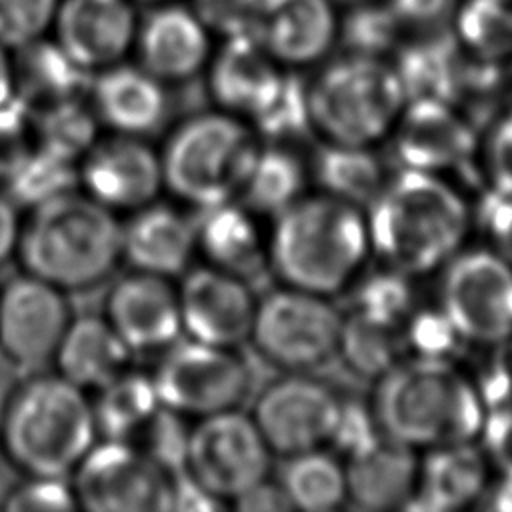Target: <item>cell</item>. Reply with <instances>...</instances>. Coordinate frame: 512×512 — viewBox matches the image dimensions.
<instances>
[{"label": "cell", "instance_id": "1", "mask_svg": "<svg viewBox=\"0 0 512 512\" xmlns=\"http://www.w3.org/2000/svg\"><path fill=\"white\" fill-rule=\"evenodd\" d=\"M372 254L412 276L444 268L474 222L464 196L438 174L400 168L364 208Z\"/></svg>", "mask_w": 512, "mask_h": 512}, {"label": "cell", "instance_id": "2", "mask_svg": "<svg viewBox=\"0 0 512 512\" xmlns=\"http://www.w3.org/2000/svg\"><path fill=\"white\" fill-rule=\"evenodd\" d=\"M372 254L364 208L324 192L304 194L268 222V264L280 284L334 296Z\"/></svg>", "mask_w": 512, "mask_h": 512}, {"label": "cell", "instance_id": "3", "mask_svg": "<svg viewBox=\"0 0 512 512\" xmlns=\"http://www.w3.org/2000/svg\"><path fill=\"white\" fill-rule=\"evenodd\" d=\"M370 412L382 436L428 450L476 440L486 406L474 380L450 358L406 356L376 378Z\"/></svg>", "mask_w": 512, "mask_h": 512}, {"label": "cell", "instance_id": "4", "mask_svg": "<svg viewBox=\"0 0 512 512\" xmlns=\"http://www.w3.org/2000/svg\"><path fill=\"white\" fill-rule=\"evenodd\" d=\"M16 260L66 294L92 290L122 264V218L70 190L24 210Z\"/></svg>", "mask_w": 512, "mask_h": 512}, {"label": "cell", "instance_id": "5", "mask_svg": "<svg viewBox=\"0 0 512 512\" xmlns=\"http://www.w3.org/2000/svg\"><path fill=\"white\" fill-rule=\"evenodd\" d=\"M96 440L90 394L56 372L18 382L0 412V452L22 476L70 478Z\"/></svg>", "mask_w": 512, "mask_h": 512}, {"label": "cell", "instance_id": "6", "mask_svg": "<svg viewBox=\"0 0 512 512\" xmlns=\"http://www.w3.org/2000/svg\"><path fill=\"white\" fill-rule=\"evenodd\" d=\"M260 146L256 128L224 110L184 116L158 146L164 192L200 212L238 200Z\"/></svg>", "mask_w": 512, "mask_h": 512}, {"label": "cell", "instance_id": "7", "mask_svg": "<svg viewBox=\"0 0 512 512\" xmlns=\"http://www.w3.org/2000/svg\"><path fill=\"white\" fill-rule=\"evenodd\" d=\"M408 96L390 58L344 52L304 82L310 130L324 142L368 146L388 140Z\"/></svg>", "mask_w": 512, "mask_h": 512}, {"label": "cell", "instance_id": "8", "mask_svg": "<svg viewBox=\"0 0 512 512\" xmlns=\"http://www.w3.org/2000/svg\"><path fill=\"white\" fill-rule=\"evenodd\" d=\"M272 450L240 408L190 420L182 472L220 506L270 476Z\"/></svg>", "mask_w": 512, "mask_h": 512}, {"label": "cell", "instance_id": "9", "mask_svg": "<svg viewBox=\"0 0 512 512\" xmlns=\"http://www.w3.org/2000/svg\"><path fill=\"white\" fill-rule=\"evenodd\" d=\"M340 330L328 296L280 284L258 296L248 342L282 372H310L338 352Z\"/></svg>", "mask_w": 512, "mask_h": 512}, {"label": "cell", "instance_id": "10", "mask_svg": "<svg viewBox=\"0 0 512 512\" xmlns=\"http://www.w3.org/2000/svg\"><path fill=\"white\" fill-rule=\"evenodd\" d=\"M150 376L162 406L186 420L240 408L252 384V372L238 348L186 336L158 354Z\"/></svg>", "mask_w": 512, "mask_h": 512}, {"label": "cell", "instance_id": "11", "mask_svg": "<svg viewBox=\"0 0 512 512\" xmlns=\"http://www.w3.org/2000/svg\"><path fill=\"white\" fill-rule=\"evenodd\" d=\"M78 510L88 512H170L176 474L140 448L98 438L70 474Z\"/></svg>", "mask_w": 512, "mask_h": 512}, {"label": "cell", "instance_id": "12", "mask_svg": "<svg viewBox=\"0 0 512 512\" xmlns=\"http://www.w3.org/2000/svg\"><path fill=\"white\" fill-rule=\"evenodd\" d=\"M440 310L462 340H512V264L490 248L460 250L442 268Z\"/></svg>", "mask_w": 512, "mask_h": 512}, {"label": "cell", "instance_id": "13", "mask_svg": "<svg viewBox=\"0 0 512 512\" xmlns=\"http://www.w3.org/2000/svg\"><path fill=\"white\" fill-rule=\"evenodd\" d=\"M344 400L308 372H284L254 398L250 416L274 456L332 444Z\"/></svg>", "mask_w": 512, "mask_h": 512}, {"label": "cell", "instance_id": "14", "mask_svg": "<svg viewBox=\"0 0 512 512\" xmlns=\"http://www.w3.org/2000/svg\"><path fill=\"white\" fill-rule=\"evenodd\" d=\"M78 190L126 216L164 192L160 150L150 138L102 132L76 164Z\"/></svg>", "mask_w": 512, "mask_h": 512}, {"label": "cell", "instance_id": "15", "mask_svg": "<svg viewBox=\"0 0 512 512\" xmlns=\"http://www.w3.org/2000/svg\"><path fill=\"white\" fill-rule=\"evenodd\" d=\"M68 294L32 274L0 286V354L20 368L52 364L72 320Z\"/></svg>", "mask_w": 512, "mask_h": 512}, {"label": "cell", "instance_id": "16", "mask_svg": "<svg viewBox=\"0 0 512 512\" xmlns=\"http://www.w3.org/2000/svg\"><path fill=\"white\" fill-rule=\"evenodd\" d=\"M400 168L444 176L466 168L478 148L476 128L452 102L412 96L388 136Z\"/></svg>", "mask_w": 512, "mask_h": 512}, {"label": "cell", "instance_id": "17", "mask_svg": "<svg viewBox=\"0 0 512 512\" xmlns=\"http://www.w3.org/2000/svg\"><path fill=\"white\" fill-rule=\"evenodd\" d=\"M176 288L186 338L224 348L248 342L258 302L252 282L194 262L176 278Z\"/></svg>", "mask_w": 512, "mask_h": 512}, {"label": "cell", "instance_id": "18", "mask_svg": "<svg viewBox=\"0 0 512 512\" xmlns=\"http://www.w3.org/2000/svg\"><path fill=\"white\" fill-rule=\"evenodd\" d=\"M102 316L134 356H158L184 336L176 280L166 276L128 268L110 284Z\"/></svg>", "mask_w": 512, "mask_h": 512}, {"label": "cell", "instance_id": "19", "mask_svg": "<svg viewBox=\"0 0 512 512\" xmlns=\"http://www.w3.org/2000/svg\"><path fill=\"white\" fill-rule=\"evenodd\" d=\"M204 74L214 108L252 126L274 106L290 78L252 34L222 38Z\"/></svg>", "mask_w": 512, "mask_h": 512}, {"label": "cell", "instance_id": "20", "mask_svg": "<svg viewBox=\"0 0 512 512\" xmlns=\"http://www.w3.org/2000/svg\"><path fill=\"white\" fill-rule=\"evenodd\" d=\"M138 22L132 0H60L52 28L70 60L94 74L128 58Z\"/></svg>", "mask_w": 512, "mask_h": 512}, {"label": "cell", "instance_id": "21", "mask_svg": "<svg viewBox=\"0 0 512 512\" xmlns=\"http://www.w3.org/2000/svg\"><path fill=\"white\" fill-rule=\"evenodd\" d=\"M334 0H260L250 34L286 70L318 66L338 44Z\"/></svg>", "mask_w": 512, "mask_h": 512}, {"label": "cell", "instance_id": "22", "mask_svg": "<svg viewBox=\"0 0 512 512\" xmlns=\"http://www.w3.org/2000/svg\"><path fill=\"white\" fill-rule=\"evenodd\" d=\"M136 64L166 86L204 74L212 56V32L188 6L164 2L138 22Z\"/></svg>", "mask_w": 512, "mask_h": 512}, {"label": "cell", "instance_id": "23", "mask_svg": "<svg viewBox=\"0 0 512 512\" xmlns=\"http://www.w3.org/2000/svg\"><path fill=\"white\" fill-rule=\"evenodd\" d=\"M86 100L102 132L150 138L170 114L168 86L126 60L94 72Z\"/></svg>", "mask_w": 512, "mask_h": 512}, {"label": "cell", "instance_id": "24", "mask_svg": "<svg viewBox=\"0 0 512 512\" xmlns=\"http://www.w3.org/2000/svg\"><path fill=\"white\" fill-rule=\"evenodd\" d=\"M196 256V220L182 204L158 198L124 216L122 264L130 270L176 280Z\"/></svg>", "mask_w": 512, "mask_h": 512}, {"label": "cell", "instance_id": "25", "mask_svg": "<svg viewBox=\"0 0 512 512\" xmlns=\"http://www.w3.org/2000/svg\"><path fill=\"white\" fill-rule=\"evenodd\" d=\"M196 250L204 264L254 282L270 272L268 220L238 200L202 210Z\"/></svg>", "mask_w": 512, "mask_h": 512}, {"label": "cell", "instance_id": "26", "mask_svg": "<svg viewBox=\"0 0 512 512\" xmlns=\"http://www.w3.org/2000/svg\"><path fill=\"white\" fill-rule=\"evenodd\" d=\"M416 452L380 434L346 454L348 500L368 512L406 508L418 478L420 458Z\"/></svg>", "mask_w": 512, "mask_h": 512}, {"label": "cell", "instance_id": "27", "mask_svg": "<svg viewBox=\"0 0 512 512\" xmlns=\"http://www.w3.org/2000/svg\"><path fill=\"white\" fill-rule=\"evenodd\" d=\"M412 500L406 508L454 512L476 504L490 484V462L474 440L424 450Z\"/></svg>", "mask_w": 512, "mask_h": 512}, {"label": "cell", "instance_id": "28", "mask_svg": "<svg viewBox=\"0 0 512 512\" xmlns=\"http://www.w3.org/2000/svg\"><path fill=\"white\" fill-rule=\"evenodd\" d=\"M134 354L102 314H74L52 358L54 372L94 394L132 366Z\"/></svg>", "mask_w": 512, "mask_h": 512}, {"label": "cell", "instance_id": "29", "mask_svg": "<svg viewBox=\"0 0 512 512\" xmlns=\"http://www.w3.org/2000/svg\"><path fill=\"white\" fill-rule=\"evenodd\" d=\"M10 54L14 100L26 110L40 112L86 96L92 74L74 64L56 40L40 38Z\"/></svg>", "mask_w": 512, "mask_h": 512}, {"label": "cell", "instance_id": "30", "mask_svg": "<svg viewBox=\"0 0 512 512\" xmlns=\"http://www.w3.org/2000/svg\"><path fill=\"white\" fill-rule=\"evenodd\" d=\"M308 186V160L300 158L286 142L262 140L238 202L270 222L276 214L308 194Z\"/></svg>", "mask_w": 512, "mask_h": 512}, {"label": "cell", "instance_id": "31", "mask_svg": "<svg viewBox=\"0 0 512 512\" xmlns=\"http://www.w3.org/2000/svg\"><path fill=\"white\" fill-rule=\"evenodd\" d=\"M310 182L318 192L366 208L382 190L388 176L382 162L368 146L324 142L308 160Z\"/></svg>", "mask_w": 512, "mask_h": 512}, {"label": "cell", "instance_id": "32", "mask_svg": "<svg viewBox=\"0 0 512 512\" xmlns=\"http://www.w3.org/2000/svg\"><path fill=\"white\" fill-rule=\"evenodd\" d=\"M98 438L132 444L160 412L162 402L150 372L132 366L90 394Z\"/></svg>", "mask_w": 512, "mask_h": 512}, {"label": "cell", "instance_id": "33", "mask_svg": "<svg viewBox=\"0 0 512 512\" xmlns=\"http://www.w3.org/2000/svg\"><path fill=\"white\" fill-rule=\"evenodd\" d=\"M276 482L292 510L332 512L348 500L344 462L326 448L284 456Z\"/></svg>", "mask_w": 512, "mask_h": 512}, {"label": "cell", "instance_id": "34", "mask_svg": "<svg viewBox=\"0 0 512 512\" xmlns=\"http://www.w3.org/2000/svg\"><path fill=\"white\" fill-rule=\"evenodd\" d=\"M406 350L404 324L382 320L358 310L350 316H342L336 354H340L354 372L368 378H380L406 358Z\"/></svg>", "mask_w": 512, "mask_h": 512}, {"label": "cell", "instance_id": "35", "mask_svg": "<svg viewBox=\"0 0 512 512\" xmlns=\"http://www.w3.org/2000/svg\"><path fill=\"white\" fill-rule=\"evenodd\" d=\"M450 32L466 54L506 64L512 58V0H456Z\"/></svg>", "mask_w": 512, "mask_h": 512}, {"label": "cell", "instance_id": "36", "mask_svg": "<svg viewBox=\"0 0 512 512\" xmlns=\"http://www.w3.org/2000/svg\"><path fill=\"white\" fill-rule=\"evenodd\" d=\"M32 120L36 146L76 164L102 134L86 96L32 112Z\"/></svg>", "mask_w": 512, "mask_h": 512}, {"label": "cell", "instance_id": "37", "mask_svg": "<svg viewBox=\"0 0 512 512\" xmlns=\"http://www.w3.org/2000/svg\"><path fill=\"white\" fill-rule=\"evenodd\" d=\"M406 30L394 18L384 0H356L340 14L338 42H346V52L384 56L400 46Z\"/></svg>", "mask_w": 512, "mask_h": 512}, {"label": "cell", "instance_id": "38", "mask_svg": "<svg viewBox=\"0 0 512 512\" xmlns=\"http://www.w3.org/2000/svg\"><path fill=\"white\" fill-rule=\"evenodd\" d=\"M22 210L78 188L76 162L36 146L26 162L2 186Z\"/></svg>", "mask_w": 512, "mask_h": 512}, {"label": "cell", "instance_id": "39", "mask_svg": "<svg viewBox=\"0 0 512 512\" xmlns=\"http://www.w3.org/2000/svg\"><path fill=\"white\" fill-rule=\"evenodd\" d=\"M410 276L398 272L390 266L386 270L358 276L356 284V304L354 310L390 320L396 324H404L414 310V294L408 284Z\"/></svg>", "mask_w": 512, "mask_h": 512}, {"label": "cell", "instance_id": "40", "mask_svg": "<svg viewBox=\"0 0 512 512\" xmlns=\"http://www.w3.org/2000/svg\"><path fill=\"white\" fill-rule=\"evenodd\" d=\"M60 0H0V44L18 50L46 36Z\"/></svg>", "mask_w": 512, "mask_h": 512}, {"label": "cell", "instance_id": "41", "mask_svg": "<svg viewBox=\"0 0 512 512\" xmlns=\"http://www.w3.org/2000/svg\"><path fill=\"white\" fill-rule=\"evenodd\" d=\"M6 512H68L78 510L68 478L22 476L0 502Z\"/></svg>", "mask_w": 512, "mask_h": 512}, {"label": "cell", "instance_id": "42", "mask_svg": "<svg viewBox=\"0 0 512 512\" xmlns=\"http://www.w3.org/2000/svg\"><path fill=\"white\" fill-rule=\"evenodd\" d=\"M36 150L32 112L18 100L0 106V188Z\"/></svg>", "mask_w": 512, "mask_h": 512}, {"label": "cell", "instance_id": "43", "mask_svg": "<svg viewBox=\"0 0 512 512\" xmlns=\"http://www.w3.org/2000/svg\"><path fill=\"white\" fill-rule=\"evenodd\" d=\"M404 338L406 348L412 350L414 356L426 358H448L458 342H462L460 334L440 308L422 312L412 310L404 322Z\"/></svg>", "mask_w": 512, "mask_h": 512}, {"label": "cell", "instance_id": "44", "mask_svg": "<svg viewBox=\"0 0 512 512\" xmlns=\"http://www.w3.org/2000/svg\"><path fill=\"white\" fill-rule=\"evenodd\" d=\"M472 218L490 240V250L512 264V194L488 188Z\"/></svg>", "mask_w": 512, "mask_h": 512}, {"label": "cell", "instance_id": "45", "mask_svg": "<svg viewBox=\"0 0 512 512\" xmlns=\"http://www.w3.org/2000/svg\"><path fill=\"white\" fill-rule=\"evenodd\" d=\"M260 0H194L192 10L212 34H250Z\"/></svg>", "mask_w": 512, "mask_h": 512}, {"label": "cell", "instance_id": "46", "mask_svg": "<svg viewBox=\"0 0 512 512\" xmlns=\"http://www.w3.org/2000/svg\"><path fill=\"white\" fill-rule=\"evenodd\" d=\"M478 436L490 466L512 478V400L486 410Z\"/></svg>", "mask_w": 512, "mask_h": 512}, {"label": "cell", "instance_id": "47", "mask_svg": "<svg viewBox=\"0 0 512 512\" xmlns=\"http://www.w3.org/2000/svg\"><path fill=\"white\" fill-rule=\"evenodd\" d=\"M484 168L490 188L512 194V110L496 120L484 144Z\"/></svg>", "mask_w": 512, "mask_h": 512}, {"label": "cell", "instance_id": "48", "mask_svg": "<svg viewBox=\"0 0 512 512\" xmlns=\"http://www.w3.org/2000/svg\"><path fill=\"white\" fill-rule=\"evenodd\" d=\"M406 34L440 30L444 20H450L456 0H384Z\"/></svg>", "mask_w": 512, "mask_h": 512}, {"label": "cell", "instance_id": "49", "mask_svg": "<svg viewBox=\"0 0 512 512\" xmlns=\"http://www.w3.org/2000/svg\"><path fill=\"white\" fill-rule=\"evenodd\" d=\"M234 510L242 512H282V510H292L290 502L286 500L280 484L276 478H264L252 488H248L242 496H238L232 506Z\"/></svg>", "mask_w": 512, "mask_h": 512}, {"label": "cell", "instance_id": "50", "mask_svg": "<svg viewBox=\"0 0 512 512\" xmlns=\"http://www.w3.org/2000/svg\"><path fill=\"white\" fill-rule=\"evenodd\" d=\"M22 220L24 210L4 188H0V266L16 258Z\"/></svg>", "mask_w": 512, "mask_h": 512}, {"label": "cell", "instance_id": "51", "mask_svg": "<svg viewBox=\"0 0 512 512\" xmlns=\"http://www.w3.org/2000/svg\"><path fill=\"white\" fill-rule=\"evenodd\" d=\"M482 498L488 500V508L512 512V478L500 476L498 484H488Z\"/></svg>", "mask_w": 512, "mask_h": 512}, {"label": "cell", "instance_id": "52", "mask_svg": "<svg viewBox=\"0 0 512 512\" xmlns=\"http://www.w3.org/2000/svg\"><path fill=\"white\" fill-rule=\"evenodd\" d=\"M14 100V78H12V54L0 44V106Z\"/></svg>", "mask_w": 512, "mask_h": 512}, {"label": "cell", "instance_id": "53", "mask_svg": "<svg viewBox=\"0 0 512 512\" xmlns=\"http://www.w3.org/2000/svg\"><path fill=\"white\" fill-rule=\"evenodd\" d=\"M508 80L512 82V58L508 60Z\"/></svg>", "mask_w": 512, "mask_h": 512}, {"label": "cell", "instance_id": "54", "mask_svg": "<svg viewBox=\"0 0 512 512\" xmlns=\"http://www.w3.org/2000/svg\"><path fill=\"white\" fill-rule=\"evenodd\" d=\"M142 2H154V4H164V2H174V0H142Z\"/></svg>", "mask_w": 512, "mask_h": 512}]
</instances>
